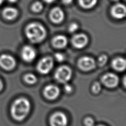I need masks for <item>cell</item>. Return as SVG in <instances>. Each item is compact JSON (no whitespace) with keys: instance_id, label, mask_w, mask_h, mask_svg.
Listing matches in <instances>:
<instances>
[{"instance_id":"13","label":"cell","mask_w":126,"mask_h":126,"mask_svg":"<svg viewBox=\"0 0 126 126\" xmlns=\"http://www.w3.org/2000/svg\"><path fill=\"white\" fill-rule=\"evenodd\" d=\"M64 14L63 10L59 7H56L52 9L50 13L51 20L54 23H61L64 19Z\"/></svg>"},{"instance_id":"30","label":"cell","mask_w":126,"mask_h":126,"mask_svg":"<svg viewBox=\"0 0 126 126\" xmlns=\"http://www.w3.org/2000/svg\"><path fill=\"white\" fill-rule=\"evenodd\" d=\"M3 1H4V0H0V5L2 4Z\"/></svg>"},{"instance_id":"6","label":"cell","mask_w":126,"mask_h":126,"mask_svg":"<svg viewBox=\"0 0 126 126\" xmlns=\"http://www.w3.org/2000/svg\"><path fill=\"white\" fill-rule=\"evenodd\" d=\"M95 61L92 58L85 56L81 58L78 62L79 68L83 71H88L94 69L95 67Z\"/></svg>"},{"instance_id":"28","label":"cell","mask_w":126,"mask_h":126,"mask_svg":"<svg viewBox=\"0 0 126 126\" xmlns=\"http://www.w3.org/2000/svg\"><path fill=\"white\" fill-rule=\"evenodd\" d=\"M3 88V84L2 81L0 80V91Z\"/></svg>"},{"instance_id":"1","label":"cell","mask_w":126,"mask_h":126,"mask_svg":"<svg viewBox=\"0 0 126 126\" xmlns=\"http://www.w3.org/2000/svg\"><path fill=\"white\" fill-rule=\"evenodd\" d=\"M31 107V103L28 99L24 97L19 98L11 105V115L16 121H22L29 114Z\"/></svg>"},{"instance_id":"8","label":"cell","mask_w":126,"mask_h":126,"mask_svg":"<svg viewBox=\"0 0 126 126\" xmlns=\"http://www.w3.org/2000/svg\"><path fill=\"white\" fill-rule=\"evenodd\" d=\"M16 65V61L10 55L3 54L0 56V66L6 70L13 69Z\"/></svg>"},{"instance_id":"21","label":"cell","mask_w":126,"mask_h":126,"mask_svg":"<svg viewBox=\"0 0 126 126\" xmlns=\"http://www.w3.org/2000/svg\"><path fill=\"white\" fill-rule=\"evenodd\" d=\"M101 89V86L99 82H96L94 83L92 86V91L94 94H98L99 93Z\"/></svg>"},{"instance_id":"7","label":"cell","mask_w":126,"mask_h":126,"mask_svg":"<svg viewBox=\"0 0 126 126\" xmlns=\"http://www.w3.org/2000/svg\"><path fill=\"white\" fill-rule=\"evenodd\" d=\"M119 81L118 76L113 73H106L101 78V82L103 84L109 88H114L117 87Z\"/></svg>"},{"instance_id":"15","label":"cell","mask_w":126,"mask_h":126,"mask_svg":"<svg viewBox=\"0 0 126 126\" xmlns=\"http://www.w3.org/2000/svg\"><path fill=\"white\" fill-rule=\"evenodd\" d=\"M53 45L57 48L62 49L64 48L67 44V39L63 35L56 36L52 40Z\"/></svg>"},{"instance_id":"12","label":"cell","mask_w":126,"mask_h":126,"mask_svg":"<svg viewBox=\"0 0 126 126\" xmlns=\"http://www.w3.org/2000/svg\"><path fill=\"white\" fill-rule=\"evenodd\" d=\"M111 13L112 16L116 19H122L126 16V6L122 3L116 4L112 7L111 9Z\"/></svg>"},{"instance_id":"31","label":"cell","mask_w":126,"mask_h":126,"mask_svg":"<svg viewBox=\"0 0 126 126\" xmlns=\"http://www.w3.org/2000/svg\"><path fill=\"white\" fill-rule=\"evenodd\" d=\"M114 0V1H119V0Z\"/></svg>"},{"instance_id":"16","label":"cell","mask_w":126,"mask_h":126,"mask_svg":"<svg viewBox=\"0 0 126 126\" xmlns=\"http://www.w3.org/2000/svg\"><path fill=\"white\" fill-rule=\"evenodd\" d=\"M112 66L116 71H124L126 67V62L125 59L121 57L114 59L112 62Z\"/></svg>"},{"instance_id":"14","label":"cell","mask_w":126,"mask_h":126,"mask_svg":"<svg viewBox=\"0 0 126 126\" xmlns=\"http://www.w3.org/2000/svg\"><path fill=\"white\" fill-rule=\"evenodd\" d=\"M1 15L4 19L8 21H12L17 17L18 10L12 6H6L2 9Z\"/></svg>"},{"instance_id":"19","label":"cell","mask_w":126,"mask_h":126,"mask_svg":"<svg viewBox=\"0 0 126 126\" xmlns=\"http://www.w3.org/2000/svg\"><path fill=\"white\" fill-rule=\"evenodd\" d=\"M43 9V4L40 1L35 2L32 6V9L34 12H39Z\"/></svg>"},{"instance_id":"9","label":"cell","mask_w":126,"mask_h":126,"mask_svg":"<svg viewBox=\"0 0 126 126\" xmlns=\"http://www.w3.org/2000/svg\"><path fill=\"white\" fill-rule=\"evenodd\" d=\"M60 93L59 88L54 85H49L46 86L43 90L44 96L49 100H54L57 98L59 96Z\"/></svg>"},{"instance_id":"22","label":"cell","mask_w":126,"mask_h":126,"mask_svg":"<svg viewBox=\"0 0 126 126\" xmlns=\"http://www.w3.org/2000/svg\"><path fill=\"white\" fill-rule=\"evenodd\" d=\"M55 57L56 58V60L59 62H62L64 60L65 57L64 55L61 53H57L55 55Z\"/></svg>"},{"instance_id":"17","label":"cell","mask_w":126,"mask_h":126,"mask_svg":"<svg viewBox=\"0 0 126 126\" xmlns=\"http://www.w3.org/2000/svg\"><path fill=\"white\" fill-rule=\"evenodd\" d=\"M80 5L85 9L93 7L97 3V0H78Z\"/></svg>"},{"instance_id":"23","label":"cell","mask_w":126,"mask_h":126,"mask_svg":"<svg viewBox=\"0 0 126 126\" xmlns=\"http://www.w3.org/2000/svg\"><path fill=\"white\" fill-rule=\"evenodd\" d=\"M84 123L86 126H93L94 121L92 118L87 117L85 119Z\"/></svg>"},{"instance_id":"24","label":"cell","mask_w":126,"mask_h":126,"mask_svg":"<svg viewBox=\"0 0 126 126\" xmlns=\"http://www.w3.org/2000/svg\"><path fill=\"white\" fill-rule=\"evenodd\" d=\"M78 26L76 23H72L69 27V31L70 32H74L77 30Z\"/></svg>"},{"instance_id":"20","label":"cell","mask_w":126,"mask_h":126,"mask_svg":"<svg viewBox=\"0 0 126 126\" xmlns=\"http://www.w3.org/2000/svg\"><path fill=\"white\" fill-rule=\"evenodd\" d=\"M108 60L107 56L105 55H102L98 59V64L99 66H103L105 64Z\"/></svg>"},{"instance_id":"11","label":"cell","mask_w":126,"mask_h":126,"mask_svg":"<svg viewBox=\"0 0 126 126\" xmlns=\"http://www.w3.org/2000/svg\"><path fill=\"white\" fill-rule=\"evenodd\" d=\"M88 42V38L86 35L83 33L77 34L72 38L73 45L77 49H82L85 47Z\"/></svg>"},{"instance_id":"2","label":"cell","mask_w":126,"mask_h":126,"mask_svg":"<svg viewBox=\"0 0 126 126\" xmlns=\"http://www.w3.org/2000/svg\"><path fill=\"white\" fill-rule=\"evenodd\" d=\"M25 33L28 39L34 43L42 41L47 34L44 27L37 23H32L29 24L26 28Z\"/></svg>"},{"instance_id":"27","label":"cell","mask_w":126,"mask_h":126,"mask_svg":"<svg viewBox=\"0 0 126 126\" xmlns=\"http://www.w3.org/2000/svg\"><path fill=\"white\" fill-rule=\"evenodd\" d=\"M46 2L48 3H52L53 2H54L55 0H44Z\"/></svg>"},{"instance_id":"29","label":"cell","mask_w":126,"mask_h":126,"mask_svg":"<svg viewBox=\"0 0 126 126\" xmlns=\"http://www.w3.org/2000/svg\"><path fill=\"white\" fill-rule=\"evenodd\" d=\"M10 3H15L18 0H7Z\"/></svg>"},{"instance_id":"26","label":"cell","mask_w":126,"mask_h":126,"mask_svg":"<svg viewBox=\"0 0 126 126\" xmlns=\"http://www.w3.org/2000/svg\"><path fill=\"white\" fill-rule=\"evenodd\" d=\"M62 1L63 2V3L65 4H68L71 3L72 2L73 0H62Z\"/></svg>"},{"instance_id":"3","label":"cell","mask_w":126,"mask_h":126,"mask_svg":"<svg viewBox=\"0 0 126 126\" xmlns=\"http://www.w3.org/2000/svg\"><path fill=\"white\" fill-rule=\"evenodd\" d=\"M71 69L66 65H62L58 67L55 73V78L61 83H66L71 79Z\"/></svg>"},{"instance_id":"18","label":"cell","mask_w":126,"mask_h":126,"mask_svg":"<svg viewBox=\"0 0 126 126\" xmlns=\"http://www.w3.org/2000/svg\"><path fill=\"white\" fill-rule=\"evenodd\" d=\"M24 81L29 84H34L37 81L36 77L33 74L29 73L27 74L24 76Z\"/></svg>"},{"instance_id":"10","label":"cell","mask_w":126,"mask_h":126,"mask_svg":"<svg viewBox=\"0 0 126 126\" xmlns=\"http://www.w3.org/2000/svg\"><path fill=\"white\" fill-rule=\"evenodd\" d=\"M21 57L23 60L26 62H32L34 60L36 57V51L32 47L29 45H26L22 48Z\"/></svg>"},{"instance_id":"25","label":"cell","mask_w":126,"mask_h":126,"mask_svg":"<svg viewBox=\"0 0 126 126\" xmlns=\"http://www.w3.org/2000/svg\"><path fill=\"white\" fill-rule=\"evenodd\" d=\"M64 89L65 92L66 93H70L72 91V86L71 85L68 84H66L64 85Z\"/></svg>"},{"instance_id":"5","label":"cell","mask_w":126,"mask_h":126,"mask_svg":"<svg viewBox=\"0 0 126 126\" xmlns=\"http://www.w3.org/2000/svg\"><path fill=\"white\" fill-rule=\"evenodd\" d=\"M51 126H66L67 125V118L63 113L56 112L50 118Z\"/></svg>"},{"instance_id":"32","label":"cell","mask_w":126,"mask_h":126,"mask_svg":"<svg viewBox=\"0 0 126 126\" xmlns=\"http://www.w3.org/2000/svg\"><path fill=\"white\" fill-rule=\"evenodd\" d=\"M97 126H104V125H98Z\"/></svg>"},{"instance_id":"4","label":"cell","mask_w":126,"mask_h":126,"mask_svg":"<svg viewBox=\"0 0 126 126\" xmlns=\"http://www.w3.org/2000/svg\"><path fill=\"white\" fill-rule=\"evenodd\" d=\"M54 66V60L50 57H46L41 59L37 64V71L42 74L48 73Z\"/></svg>"}]
</instances>
